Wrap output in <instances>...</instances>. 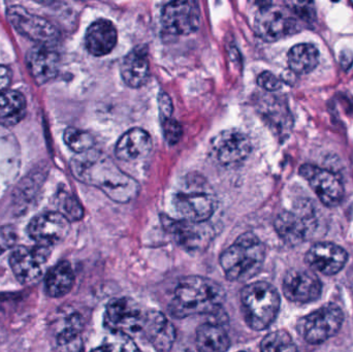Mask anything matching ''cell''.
Masks as SVG:
<instances>
[{
	"label": "cell",
	"instance_id": "obj_1",
	"mask_svg": "<svg viewBox=\"0 0 353 352\" xmlns=\"http://www.w3.org/2000/svg\"><path fill=\"white\" fill-rule=\"evenodd\" d=\"M70 169L79 181L99 188L120 204L132 202L140 191L134 178L124 173L111 157L99 151L78 154L70 163Z\"/></svg>",
	"mask_w": 353,
	"mask_h": 352
},
{
	"label": "cell",
	"instance_id": "obj_2",
	"mask_svg": "<svg viewBox=\"0 0 353 352\" xmlns=\"http://www.w3.org/2000/svg\"><path fill=\"white\" fill-rule=\"evenodd\" d=\"M224 300L221 285L205 277L189 276L179 282L169 311L179 320L197 314L220 316Z\"/></svg>",
	"mask_w": 353,
	"mask_h": 352
},
{
	"label": "cell",
	"instance_id": "obj_3",
	"mask_svg": "<svg viewBox=\"0 0 353 352\" xmlns=\"http://www.w3.org/2000/svg\"><path fill=\"white\" fill-rule=\"evenodd\" d=\"M172 204L180 219L207 222L215 212L217 200L209 182L199 174L190 173L179 182Z\"/></svg>",
	"mask_w": 353,
	"mask_h": 352
},
{
	"label": "cell",
	"instance_id": "obj_4",
	"mask_svg": "<svg viewBox=\"0 0 353 352\" xmlns=\"http://www.w3.org/2000/svg\"><path fill=\"white\" fill-rule=\"evenodd\" d=\"M265 258L263 242L254 234L245 233L222 252L219 262L228 280L244 282L259 274Z\"/></svg>",
	"mask_w": 353,
	"mask_h": 352
},
{
	"label": "cell",
	"instance_id": "obj_5",
	"mask_svg": "<svg viewBox=\"0 0 353 352\" xmlns=\"http://www.w3.org/2000/svg\"><path fill=\"white\" fill-rule=\"evenodd\" d=\"M241 306L245 322L254 331L269 328L277 318L280 296L268 282L259 281L246 285L241 291Z\"/></svg>",
	"mask_w": 353,
	"mask_h": 352
},
{
	"label": "cell",
	"instance_id": "obj_6",
	"mask_svg": "<svg viewBox=\"0 0 353 352\" xmlns=\"http://www.w3.org/2000/svg\"><path fill=\"white\" fill-rule=\"evenodd\" d=\"M148 310L130 298H116L105 308V328L111 333H119L134 339L144 335Z\"/></svg>",
	"mask_w": 353,
	"mask_h": 352
},
{
	"label": "cell",
	"instance_id": "obj_7",
	"mask_svg": "<svg viewBox=\"0 0 353 352\" xmlns=\"http://www.w3.org/2000/svg\"><path fill=\"white\" fill-rule=\"evenodd\" d=\"M344 314L334 304H327L299 320V334L310 344H321L335 336L343 324Z\"/></svg>",
	"mask_w": 353,
	"mask_h": 352
},
{
	"label": "cell",
	"instance_id": "obj_8",
	"mask_svg": "<svg viewBox=\"0 0 353 352\" xmlns=\"http://www.w3.org/2000/svg\"><path fill=\"white\" fill-rule=\"evenodd\" d=\"M52 253L51 246H19L10 256V266L19 282L32 285L43 276L46 264Z\"/></svg>",
	"mask_w": 353,
	"mask_h": 352
},
{
	"label": "cell",
	"instance_id": "obj_9",
	"mask_svg": "<svg viewBox=\"0 0 353 352\" xmlns=\"http://www.w3.org/2000/svg\"><path fill=\"white\" fill-rule=\"evenodd\" d=\"M251 142L246 134L232 128L216 134L210 143L212 158L223 167H234L246 161L251 152Z\"/></svg>",
	"mask_w": 353,
	"mask_h": 352
},
{
	"label": "cell",
	"instance_id": "obj_10",
	"mask_svg": "<svg viewBox=\"0 0 353 352\" xmlns=\"http://www.w3.org/2000/svg\"><path fill=\"white\" fill-rule=\"evenodd\" d=\"M298 21L288 10L265 3L254 19L256 34L265 41H277L298 31Z\"/></svg>",
	"mask_w": 353,
	"mask_h": 352
},
{
	"label": "cell",
	"instance_id": "obj_11",
	"mask_svg": "<svg viewBox=\"0 0 353 352\" xmlns=\"http://www.w3.org/2000/svg\"><path fill=\"white\" fill-rule=\"evenodd\" d=\"M163 227L173 235L176 243L187 252L205 250L214 238V229L209 222H192L183 219L163 216Z\"/></svg>",
	"mask_w": 353,
	"mask_h": 352
},
{
	"label": "cell",
	"instance_id": "obj_12",
	"mask_svg": "<svg viewBox=\"0 0 353 352\" xmlns=\"http://www.w3.org/2000/svg\"><path fill=\"white\" fill-rule=\"evenodd\" d=\"M8 18L19 33L39 45H54L57 41V29L43 17L31 14L22 6L8 8Z\"/></svg>",
	"mask_w": 353,
	"mask_h": 352
},
{
	"label": "cell",
	"instance_id": "obj_13",
	"mask_svg": "<svg viewBox=\"0 0 353 352\" xmlns=\"http://www.w3.org/2000/svg\"><path fill=\"white\" fill-rule=\"evenodd\" d=\"M325 206L337 207L344 198V186L337 175L313 165H303L299 171Z\"/></svg>",
	"mask_w": 353,
	"mask_h": 352
},
{
	"label": "cell",
	"instance_id": "obj_14",
	"mask_svg": "<svg viewBox=\"0 0 353 352\" xmlns=\"http://www.w3.org/2000/svg\"><path fill=\"white\" fill-rule=\"evenodd\" d=\"M163 29L170 34L187 35L201 25V10L195 1L182 0L168 3L161 14Z\"/></svg>",
	"mask_w": 353,
	"mask_h": 352
},
{
	"label": "cell",
	"instance_id": "obj_15",
	"mask_svg": "<svg viewBox=\"0 0 353 352\" xmlns=\"http://www.w3.org/2000/svg\"><path fill=\"white\" fill-rule=\"evenodd\" d=\"M70 229V220L61 213L46 212L32 218L27 227V233L39 245L52 247L63 241Z\"/></svg>",
	"mask_w": 353,
	"mask_h": 352
},
{
	"label": "cell",
	"instance_id": "obj_16",
	"mask_svg": "<svg viewBox=\"0 0 353 352\" xmlns=\"http://www.w3.org/2000/svg\"><path fill=\"white\" fill-rule=\"evenodd\" d=\"M314 217L309 211L282 212L275 220V229L285 243L299 245L308 239L315 227Z\"/></svg>",
	"mask_w": 353,
	"mask_h": 352
},
{
	"label": "cell",
	"instance_id": "obj_17",
	"mask_svg": "<svg viewBox=\"0 0 353 352\" xmlns=\"http://www.w3.org/2000/svg\"><path fill=\"white\" fill-rule=\"evenodd\" d=\"M286 299L294 303H310L321 295V280L309 271L292 270L285 275L282 285Z\"/></svg>",
	"mask_w": 353,
	"mask_h": 352
},
{
	"label": "cell",
	"instance_id": "obj_18",
	"mask_svg": "<svg viewBox=\"0 0 353 352\" xmlns=\"http://www.w3.org/2000/svg\"><path fill=\"white\" fill-rule=\"evenodd\" d=\"M347 252L343 248L329 242L314 244L306 254L307 264L313 270L327 276L339 273L347 262Z\"/></svg>",
	"mask_w": 353,
	"mask_h": 352
},
{
	"label": "cell",
	"instance_id": "obj_19",
	"mask_svg": "<svg viewBox=\"0 0 353 352\" xmlns=\"http://www.w3.org/2000/svg\"><path fill=\"white\" fill-rule=\"evenodd\" d=\"M26 62L35 82L46 84L58 74L60 55L54 45H37L27 54Z\"/></svg>",
	"mask_w": 353,
	"mask_h": 352
},
{
	"label": "cell",
	"instance_id": "obj_20",
	"mask_svg": "<svg viewBox=\"0 0 353 352\" xmlns=\"http://www.w3.org/2000/svg\"><path fill=\"white\" fill-rule=\"evenodd\" d=\"M152 148L150 134L142 128L134 127L128 130L118 140L115 154L120 161H136L148 156Z\"/></svg>",
	"mask_w": 353,
	"mask_h": 352
},
{
	"label": "cell",
	"instance_id": "obj_21",
	"mask_svg": "<svg viewBox=\"0 0 353 352\" xmlns=\"http://www.w3.org/2000/svg\"><path fill=\"white\" fill-rule=\"evenodd\" d=\"M143 337L159 352L171 351L176 339V331L172 322L157 310H148Z\"/></svg>",
	"mask_w": 353,
	"mask_h": 352
},
{
	"label": "cell",
	"instance_id": "obj_22",
	"mask_svg": "<svg viewBox=\"0 0 353 352\" xmlns=\"http://www.w3.org/2000/svg\"><path fill=\"white\" fill-rule=\"evenodd\" d=\"M118 33L115 25L105 19L93 22L87 29L86 48L89 53L97 57L108 55L117 45Z\"/></svg>",
	"mask_w": 353,
	"mask_h": 352
},
{
	"label": "cell",
	"instance_id": "obj_23",
	"mask_svg": "<svg viewBox=\"0 0 353 352\" xmlns=\"http://www.w3.org/2000/svg\"><path fill=\"white\" fill-rule=\"evenodd\" d=\"M122 79L128 86L140 88L149 78L148 51L144 45L134 48L124 57L120 68Z\"/></svg>",
	"mask_w": 353,
	"mask_h": 352
},
{
	"label": "cell",
	"instance_id": "obj_24",
	"mask_svg": "<svg viewBox=\"0 0 353 352\" xmlns=\"http://www.w3.org/2000/svg\"><path fill=\"white\" fill-rule=\"evenodd\" d=\"M230 346V337L221 324L209 322L196 331L199 352H226Z\"/></svg>",
	"mask_w": 353,
	"mask_h": 352
},
{
	"label": "cell",
	"instance_id": "obj_25",
	"mask_svg": "<svg viewBox=\"0 0 353 352\" xmlns=\"http://www.w3.org/2000/svg\"><path fill=\"white\" fill-rule=\"evenodd\" d=\"M74 274L70 262L63 260L50 269L46 275L45 291L50 297L61 298L74 287Z\"/></svg>",
	"mask_w": 353,
	"mask_h": 352
},
{
	"label": "cell",
	"instance_id": "obj_26",
	"mask_svg": "<svg viewBox=\"0 0 353 352\" xmlns=\"http://www.w3.org/2000/svg\"><path fill=\"white\" fill-rule=\"evenodd\" d=\"M288 61L296 74H310L319 65V51L312 43H299L288 52Z\"/></svg>",
	"mask_w": 353,
	"mask_h": 352
},
{
	"label": "cell",
	"instance_id": "obj_27",
	"mask_svg": "<svg viewBox=\"0 0 353 352\" xmlns=\"http://www.w3.org/2000/svg\"><path fill=\"white\" fill-rule=\"evenodd\" d=\"M26 111V99L19 91L0 92V121L14 124L20 121Z\"/></svg>",
	"mask_w": 353,
	"mask_h": 352
},
{
	"label": "cell",
	"instance_id": "obj_28",
	"mask_svg": "<svg viewBox=\"0 0 353 352\" xmlns=\"http://www.w3.org/2000/svg\"><path fill=\"white\" fill-rule=\"evenodd\" d=\"M261 352H299L292 336L285 331L270 333L261 343Z\"/></svg>",
	"mask_w": 353,
	"mask_h": 352
},
{
	"label": "cell",
	"instance_id": "obj_29",
	"mask_svg": "<svg viewBox=\"0 0 353 352\" xmlns=\"http://www.w3.org/2000/svg\"><path fill=\"white\" fill-rule=\"evenodd\" d=\"M63 138L68 148L78 154H83L92 150L94 146L93 136L88 132L76 127H68L64 132Z\"/></svg>",
	"mask_w": 353,
	"mask_h": 352
},
{
	"label": "cell",
	"instance_id": "obj_30",
	"mask_svg": "<svg viewBox=\"0 0 353 352\" xmlns=\"http://www.w3.org/2000/svg\"><path fill=\"white\" fill-rule=\"evenodd\" d=\"M90 352H142L134 339L119 333H111L101 345Z\"/></svg>",
	"mask_w": 353,
	"mask_h": 352
},
{
	"label": "cell",
	"instance_id": "obj_31",
	"mask_svg": "<svg viewBox=\"0 0 353 352\" xmlns=\"http://www.w3.org/2000/svg\"><path fill=\"white\" fill-rule=\"evenodd\" d=\"M60 212L70 221L81 220L84 216L82 205L74 196L63 194L59 200Z\"/></svg>",
	"mask_w": 353,
	"mask_h": 352
},
{
	"label": "cell",
	"instance_id": "obj_32",
	"mask_svg": "<svg viewBox=\"0 0 353 352\" xmlns=\"http://www.w3.org/2000/svg\"><path fill=\"white\" fill-rule=\"evenodd\" d=\"M163 136L169 145H176L183 136V128L181 124L173 118L161 120Z\"/></svg>",
	"mask_w": 353,
	"mask_h": 352
},
{
	"label": "cell",
	"instance_id": "obj_33",
	"mask_svg": "<svg viewBox=\"0 0 353 352\" xmlns=\"http://www.w3.org/2000/svg\"><path fill=\"white\" fill-rule=\"evenodd\" d=\"M56 352H84V344L81 335L57 338Z\"/></svg>",
	"mask_w": 353,
	"mask_h": 352
},
{
	"label": "cell",
	"instance_id": "obj_34",
	"mask_svg": "<svg viewBox=\"0 0 353 352\" xmlns=\"http://www.w3.org/2000/svg\"><path fill=\"white\" fill-rule=\"evenodd\" d=\"M16 229L12 225L0 227V256L6 253L8 250L12 249L17 243Z\"/></svg>",
	"mask_w": 353,
	"mask_h": 352
},
{
	"label": "cell",
	"instance_id": "obj_35",
	"mask_svg": "<svg viewBox=\"0 0 353 352\" xmlns=\"http://www.w3.org/2000/svg\"><path fill=\"white\" fill-rule=\"evenodd\" d=\"M257 84L270 92H274L282 88V81L271 72H261L257 78Z\"/></svg>",
	"mask_w": 353,
	"mask_h": 352
},
{
	"label": "cell",
	"instance_id": "obj_36",
	"mask_svg": "<svg viewBox=\"0 0 353 352\" xmlns=\"http://www.w3.org/2000/svg\"><path fill=\"white\" fill-rule=\"evenodd\" d=\"M290 10L294 17L303 19V20H309L312 18L314 12V4L312 2H290Z\"/></svg>",
	"mask_w": 353,
	"mask_h": 352
},
{
	"label": "cell",
	"instance_id": "obj_37",
	"mask_svg": "<svg viewBox=\"0 0 353 352\" xmlns=\"http://www.w3.org/2000/svg\"><path fill=\"white\" fill-rule=\"evenodd\" d=\"M159 114H161V119L165 120L168 118H172L174 107L172 103L171 97L165 92H161L159 95Z\"/></svg>",
	"mask_w": 353,
	"mask_h": 352
},
{
	"label": "cell",
	"instance_id": "obj_38",
	"mask_svg": "<svg viewBox=\"0 0 353 352\" xmlns=\"http://www.w3.org/2000/svg\"><path fill=\"white\" fill-rule=\"evenodd\" d=\"M12 80V72L6 66L0 65V92H3Z\"/></svg>",
	"mask_w": 353,
	"mask_h": 352
},
{
	"label": "cell",
	"instance_id": "obj_39",
	"mask_svg": "<svg viewBox=\"0 0 353 352\" xmlns=\"http://www.w3.org/2000/svg\"><path fill=\"white\" fill-rule=\"evenodd\" d=\"M239 352H245V351H239Z\"/></svg>",
	"mask_w": 353,
	"mask_h": 352
}]
</instances>
